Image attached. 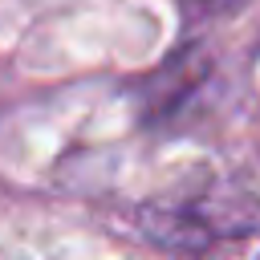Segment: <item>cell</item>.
<instances>
[{"label":"cell","mask_w":260,"mask_h":260,"mask_svg":"<svg viewBox=\"0 0 260 260\" xmlns=\"http://www.w3.org/2000/svg\"><path fill=\"white\" fill-rule=\"evenodd\" d=\"M142 228L175 260H260V215L162 207L146 211Z\"/></svg>","instance_id":"6da1fadb"},{"label":"cell","mask_w":260,"mask_h":260,"mask_svg":"<svg viewBox=\"0 0 260 260\" xmlns=\"http://www.w3.org/2000/svg\"><path fill=\"white\" fill-rule=\"evenodd\" d=\"M187 4H203V0H187Z\"/></svg>","instance_id":"7a4b0ae2"}]
</instances>
